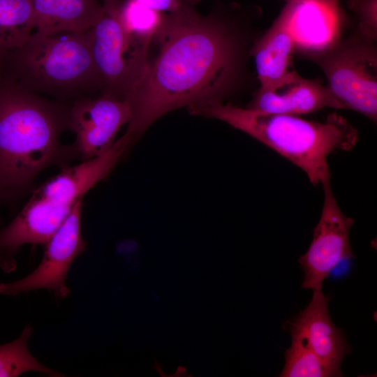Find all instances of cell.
Segmentation results:
<instances>
[{
    "label": "cell",
    "instance_id": "cell-9",
    "mask_svg": "<svg viewBox=\"0 0 377 377\" xmlns=\"http://www.w3.org/2000/svg\"><path fill=\"white\" fill-rule=\"evenodd\" d=\"M69 117L70 130L75 134L73 147L84 161L101 154L114 144L121 126L129 123L131 110L124 99L86 97L71 104Z\"/></svg>",
    "mask_w": 377,
    "mask_h": 377
},
{
    "label": "cell",
    "instance_id": "cell-2",
    "mask_svg": "<svg viewBox=\"0 0 377 377\" xmlns=\"http://www.w3.org/2000/svg\"><path fill=\"white\" fill-rule=\"evenodd\" d=\"M70 105L0 78L1 202L19 196L42 170L75 151L59 140L70 130Z\"/></svg>",
    "mask_w": 377,
    "mask_h": 377
},
{
    "label": "cell",
    "instance_id": "cell-13",
    "mask_svg": "<svg viewBox=\"0 0 377 377\" xmlns=\"http://www.w3.org/2000/svg\"><path fill=\"white\" fill-rule=\"evenodd\" d=\"M290 27L295 50L306 57L317 54L339 39L341 12L329 0H290Z\"/></svg>",
    "mask_w": 377,
    "mask_h": 377
},
{
    "label": "cell",
    "instance_id": "cell-20",
    "mask_svg": "<svg viewBox=\"0 0 377 377\" xmlns=\"http://www.w3.org/2000/svg\"><path fill=\"white\" fill-rule=\"evenodd\" d=\"M118 14L127 35L133 40L147 46H149L151 40L157 36L165 17V13L135 0H121Z\"/></svg>",
    "mask_w": 377,
    "mask_h": 377
},
{
    "label": "cell",
    "instance_id": "cell-22",
    "mask_svg": "<svg viewBox=\"0 0 377 377\" xmlns=\"http://www.w3.org/2000/svg\"><path fill=\"white\" fill-rule=\"evenodd\" d=\"M150 8L163 13H170L179 10L184 3L182 0H135Z\"/></svg>",
    "mask_w": 377,
    "mask_h": 377
},
{
    "label": "cell",
    "instance_id": "cell-23",
    "mask_svg": "<svg viewBox=\"0 0 377 377\" xmlns=\"http://www.w3.org/2000/svg\"><path fill=\"white\" fill-rule=\"evenodd\" d=\"M201 0H185V2L188 3V5H193L198 3Z\"/></svg>",
    "mask_w": 377,
    "mask_h": 377
},
{
    "label": "cell",
    "instance_id": "cell-7",
    "mask_svg": "<svg viewBox=\"0 0 377 377\" xmlns=\"http://www.w3.org/2000/svg\"><path fill=\"white\" fill-rule=\"evenodd\" d=\"M82 199L77 201L71 213L45 244L43 258L38 267L26 276L15 281L0 282V294L17 296L45 289L56 297L64 299L70 294L66 277L75 259L87 249L82 235Z\"/></svg>",
    "mask_w": 377,
    "mask_h": 377
},
{
    "label": "cell",
    "instance_id": "cell-15",
    "mask_svg": "<svg viewBox=\"0 0 377 377\" xmlns=\"http://www.w3.org/2000/svg\"><path fill=\"white\" fill-rule=\"evenodd\" d=\"M295 51L289 13L284 6L251 51L260 88L270 87L293 70V55Z\"/></svg>",
    "mask_w": 377,
    "mask_h": 377
},
{
    "label": "cell",
    "instance_id": "cell-24",
    "mask_svg": "<svg viewBox=\"0 0 377 377\" xmlns=\"http://www.w3.org/2000/svg\"><path fill=\"white\" fill-rule=\"evenodd\" d=\"M329 1L335 4H339V2H340V0H329Z\"/></svg>",
    "mask_w": 377,
    "mask_h": 377
},
{
    "label": "cell",
    "instance_id": "cell-3",
    "mask_svg": "<svg viewBox=\"0 0 377 377\" xmlns=\"http://www.w3.org/2000/svg\"><path fill=\"white\" fill-rule=\"evenodd\" d=\"M189 110L193 114L221 120L272 149L304 172L313 185L330 180L327 156L337 150H351L359 138L357 128L336 112L320 121L223 103Z\"/></svg>",
    "mask_w": 377,
    "mask_h": 377
},
{
    "label": "cell",
    "instance_id": "cell-12",
    "mask_svg": "<svg viewBox=\"0 0 377 377\" xmlns=\"http://www.w3.org/2000/svg\"><path fill=\"white\" fill-rule=\"evenodd\" d=\"M132 142L124 134L101 154L64 170L35 191L34 195L73 205L114 168Z\"/></svg>",
    "mask_w": 377,
    "mask_h": 377
},
{
    "label": "cell",
    "instance_id": "cell-4",
    "mask_svg": "<svg viewBox=\"0 0 377 377\" xmlns=\"http://www.w3.org/2000/svg\"><path fill=\"white\" fill-rule=\"evenodd\" d=\"M0 78L69 104L93 97L100 93V84L90 29L52 34L35 31L24 44L1 59Z\"/></svg>",
    "mask_w": 377,
    "mask_h": 377
},
{
    "label": "cell",
    "instance_id": "cell-5",
    "mask_svg": "<svg viewBox=\"0 0 377 377\" xmlns=\"http://www.w3.org/2000/svg\"><path fill=\"white\" fill-rule=\"evenodd\" d=\"M307 58L320 68L327 81L326 86L346 110H355L376 121V42L355 32Z\"/></svg>",
    "mask_w": 377,
    "mask_h": 377
},
{
    "label": "cell",
    "instance_id": "cell-11",
    "mask_svg": "<svg viewBox=\"0 0 377 377\" xmlns=\"http://www.w3.org/2000/svg\"><path fill=\"white\" fill-rule=\"evenodd\" d=\"M346 110L326 85L291 70L267 88H259L247 108L272 113L302 115L324 108Z\"/></svg>",
    "mask_w": 377,
    "mask_h": 377
},
{
    "label": "cell",
    "instance_id": "cell-16",
    "mask_svg": "<svg viewBox=\"0 0 377 377\" xmlns=\"http://www.w3.org/2000/svg\"><path fill=\"white\" fill-rule=\"evenodd\" d=\"M36 31L79 32L92 28L104 12L103 0H30Z\"/></svg>",
    "mask_w": 377,
    "mask_h": 377
},
{
    "label": "cell",
    "instance_id": "cell-6",
    "mask_svg": "<svg viewBox=\"0 0 377 377\" xmlns=\"http://www.w3.org/2000/svg\"><path fill=\"white\" fill-rule=\"evenodd\" d=\"M120 1L103 0V14L90 34L101 96L124 99L147 68L149 46L125 32L118 14Z\"/></svg>",
    "mask_w": 377,
    "mask_h": 377
},
{
    "label": "cell",
    "instance_id": "cell-17",
    "mask_svg": "<svg viewBox=\"0 0 377 377\" xmlns=\"http://www.w3.org/2000/svg\"><path fill=\"white\" fill-rule=\"evenodd\" d=\"M36 31L30 0H0V60Z\"/></svg>",
    "mask_w": 377,
    "mask_h": 377
},
{
    "label": "cell",
    "instance_id": "cell-14",
    "mask_svg": "<svg viewBox=\"0 0 377 377\" xmlns=\"http://www.w3.org/2000/svg\"><path fill=\"white\" fill-rule=\"evenodd\" d=\"M330 300L323 289L313 291L310 302L293 323L302 330L315 354L338 376H343L341 363L350 346L330 318Z\"/></svg>",
    "mask_w": 377,
    "mask_h": 377
},
{
    "label": "cell",
    "instance_id": "cell-8",
    "mask_svg": "<svg viewBox=\"0 0 377 377\" xmlns=\"http://www.w3.org/2000/svg\"><path fill=\"white\" fill-rule=\"evenodd\" d=\"M321 185L324 191L321 215L309 249L299 258L304 273L302 288L313 291L323 289V281L341 261L355 258L349 242L354 220L339 208L330 180Z\"/></svg>",
    "mask_w": 377,
    "mask_h": 377
},
{
    "label": "cell",
    "instance_id": "cell-10",
    "mask_svg": "<svg viewBox=\"0 0 377 377\" xmlns=\"http://www.w3.org/2000/svg\"><path fill=\"white\" fill-rule=\"evenodd\" d=\"M73 205L59 203L33 194L20 213L6 226H0V269L17 268L16 256L25 244L45 245L71 213Z\"/></svg>",
    "mask_w": 377,
    "mask_h": 377
},
{
    "label": "cell",
    "instance_id": "cell-19",
    "mask_svg": "<svg viewBox=\"0 0 377 377\" xmlns=\"http://www.w3.org/2000/svg\"><path fill=\"white\" fill-rule=\"evenodd\" d=\"M291 345L285 352L281 377H332L337 374L312 350L302 330L290 325Z\"/></svg>",
    "mask_w": 377,
    "mask_h": 377
},
{
    "label": "cell",
    "instance_id": "cell-21",
    "mask_svg": "<svg viewBox=\"0 0 377 377\" xmlns=\"http://www.w3.org/2000/svg\"><path fill=\"white\" fill-rule=\"evenodd\" d=\"M346 5L357 20L355 32L370 41L376 42L377 0H346Z\"/></svg>",
    "mask_w": 377,
    "mask_h": 377
},
{
    "label": "cell",
    "instance_id": "cell-18",
    "mask_svg": "<svg viewBox=\"0 0 377 377\" xmlns=\"http://www.w3.org/2000/svg\"><path fill=\"white\" fill-rule=\"evenodd\" d=\"M33 332L32 326L27 325L16 339L0 345V377H17L29 371L52 377L65 376L64 374L45 366L31 353L28 342Z\"/></svg>",
    "mask_w": 377,
    "mask_h": 377
},
{
    "label": "cell",
    "instance_id": "cell-25",
    "mask_svg": "<svg viewBox=\"0 0 377 377\" xmlns=\"http://www.w3.org/2000/svg\"><path fill=\"white\" fill-rule=\"evenodd\" d=\"M284 1H286L287 2V1H290V0H284Z\"/></svg>",
    "mask_w": 377,
    "mask_h": 377
},
{
    "label": "cell",
    "instance_id": "cell-1",
    "mask_svg": "<svg viewBox=\"0 0 377 377\" xmlns=\"http://www.w3.org/2000/svg\"><path fill=\"white\" fill-rule=\"evenodd\" d=\"M156 36L158 55L124 98L131 110L124 134L132 143L172 110L223 103L240 70L239 44L229 27L186 2L165 13Z\"/></svg>",
    "mask_w": 377,
    "mask_h": 377
}]
</instances>
